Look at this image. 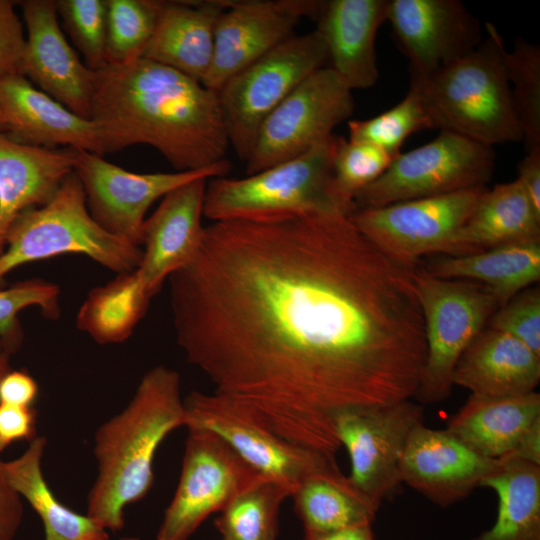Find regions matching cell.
<instances>
[{
	"mask_svg": "<svg viewBox=\"0 0 540 540\" xmlns=\"http://www.w3.org/2000/svg\"><path fill=\"white\" fill-rule=\"evenodd\" d=\"M168 280L187 361L296 446L335 457L340 413L418 391L426 342L413 269L349 215L212 222Z\"/></svg>",
	"mask_w": 540,
	"mask_h": 540,
	"instance_id": "obj_1",
	"label": "cell"
},
{
	"mask_svg": "<svg viewBox=\"0 0 540 540\" xmlns=\"http://www.w3.org/2000/svg\"><path fill=\"white\" fill-rule=\"evenodd\" d=\"M90 119L106 153L146 144L179 172L210 167L230 147L218 93L145 58L94 71Z\"/></svg>",
	"mask_w": 540,
	"mask_h": 540,
	"instance_id": "obj_2",
	"label": "cell"
},
{
	"mask_svg": "<svg viewBox=\"0 0 540 540\" xmlns=\"http://www.w3.org/2000/svg\"><path fill=\"white\" fill-rule=\"evenodd\" d=\"M185 425L180 375L164 365L151 368L125 409L95 433L98 475L86 514L106 530H122L125 508L143 499L154 484L153 461L160 444Z\"/></svg>",
	"mask_w": 540,
	"mask_h": 540,
	"instance_id": "obj_3",
	"label": "cell"
},
{
	"mask_svg": "<svg viewBox=\"0 0 540 540\" xmlns=\"http://www.w3.org/2000/svg\"><path fill=\"white\" fill-rule=\"evenodd\" d=\"M486 38L469 54L418 80H409L433 129L481 144L523 141L503 62V39L485 23Z\"/></svg>",
	"mask_w": 540,
	"mask_h": 540,
	"instance_id": "obj_4",
	"label": "cell"
},
{
	"mask_svg": "<svg viewBox=\"0 0 540 540\" xmlns=\"http://www.w3.org/2000/svg\"><path fill=\"white\" fill-rule=\"evenodd\" d=\"M64 254H81L116 273L138 265L142 249L104 230L89 213L83 186L73 172L45 205L18 214L0 254V285L17 267Z\"/></svg>",
	"mask_w": 540,
	"mask_h": 540,
	"instance_id": "obj_5",
	"label": "cell"
},
{
	"mask_svg": "<svg viewBox=\"0 0 540 540\" xmlns=\"http://www.w3.org/2000/svg\"><path fill=\"white\" fill-rule=\"evenodd\" d=\"M335 142L333 135L296 158L244 178L209 179L203 215L212 222L270 221L339 211L330 194Z\"/></svg>",
	"mask_w": 540,
	"mask_h": 540,
	"instance_id": "obj_6",
	"label": "cell"
},
{
	"mask_svg": "<svg viewBox=\"0 0 540 540\" xmlns=\"http://www.w3.org/2000/svg\"><path fill=\"white\" fill-rule=\"evenodd\" d=\"M421 308L426 356L415 395L431 404L449 397L455 367L476 336L500 307L485 285L468 280L443 279L425 269H413Z\"/></svg>",
	"mask_w": 540,
	"mask_h": 540,
	"instance_id": "obj_7",
	"label": "cell"
},
{
	"mask_svg": "<svg viewBox=\"0 0 540 540\" xmlns=\"http://www.w3.org/2000/svg\"><path fill=\"white\" fill-rule=\"evenodd\" d=\"M328 65L315 29L293 35L235 74L217 92L230 147L246 161L266 117L308 76Z\"/></svg>",
	"mask_w": 540,
	"mask_h": 540,
	"instance_id": "obj_8",
	"label": "cell"
},
{
	"mask_svg": "<svg viewBox=\"0 0 540 540\" xmlns=\"http://www.w3.org/2000/svg\"><path fill=\"white\" fill-rule=\"evenodd\" d=\"M495 167L493 147L440 130L430 142L396 155L386 171L354 199V211L486 187Z\"/></svg>",
	"mask_w": 540,
	"mask_h": 540,
	"instance_id": "obj_9",
	"label": "cell"
},
{
	"mask_svg": "<svg viewBox=\"0 0 540 540\" xmlns=\"http://www.w3.org/2000/svg\"><path fill=\"white\" fill-rule=\"evenodd\" d=\"M351 90L328 66L302 81L263 121L246 162L251 175L331 138L354 111Z\"/></svg>",
	"mask_w": 540,
	"mask_h": 540,
	"instance_id": "obj_10",
	"label": "cell"
},
{
	"mask_svg": "<svg viewBox=\"0 0 540 540\" xmlns=\"http://www.w3.org/2000/svg\"><path fill=\"white\" fill-rule=\"evenodd\" d=\"M486 188L355 210L349 218L385 256L414 269L425 255H453L454 241Z\"/></svg>",
	"mask_w": 540,
	"mask_h": 540,
	"instance_id": "obj_11",
	"label": "cell"
},
{
	"mask_svg": "<svg viewBox=\"0 0 540 540\" xmlns=\"http://www.w3.org/2000/svg\"><path fill=\"white\" fill-rule=\"evenodd\" d=\"M264 479L215 433L188 428L179 482L157 540H188L211 514Z\"/></svg>",
	"mask_w": 540,
	"mask_h": 540,
	"instance_id": "obj_12",
	"label": "cell"
},
{
	"mask_svg": "<svg viewBox=\"0 0 540 540\" xmlns=\"http://www.w3.org/2000/svg\"><path fill=\"white\" fill-rule=\"evenodd\" d=\"M74 151V173L83 186L92 218L110 234L136 246L141 245L145 215L156 200L194 180L226 176L231 168L224 159L200 170L135 173L101 155Z\"/></svg>",
	"mask_w": 540,
	"mask_h": 540,
	"instance_id": "obj_13",
	"label": "cell"
},
{
	"mask_svg": "<svg viewBox=\"0 0 540 540\" xmlns=\"http://www.w3.org/2000/svg\"><path fill=\"white\" fill-rule=\"evenodd\" d=\"M424 409L409 400L366 406L340 413L334 421L341 446L350 459V480L381 506L400 491V461Z\"/></svg>",
	"mask_w": 540,
	"mask_h": 540,
	"instance_id": "obj_14",
	"label": "cell"
},
{
	"mask_svg": "<svg viewBox=\"0 0 540 540\" xmlns=\"http://www.w3.org/2000/svg\"><path fill=\"white\" fill-rule=\"evenodd\" d=\"M183 402L187 429L215 433L265 479L283 485L291 494L307 475L336 461L282 439L215 393L193 391Z\"/></svg>",
	"mask_w": 540,
	"mask_h": 540,
	"instance_id": "obj_15",
	"label": "cell"
},
{
	"mask_svg": "<svg viewBox=\"0 0 540 540\" xmlns=\"http://www.w3.org/2000/svg\"><path fill=\"white\" fill-rule=\"evenodd\" d=\"M209 179H197L165 195L142 227V255L135 269L119 275L122 289L150 303L166 279L196 257L204 234V195Z\"/></svg>",
	"mask_w": 540,
	"mask_h": 540,
	"instance_id": "obj_16",
	"label": "cell"
},
{
	"mask_svg": "<svg viewBox=\"0 0 540 540\" xmlns=\"http://www.w3.org/2000/svg\"><path fill=\"white\" fill-rule=\"evenodd\" d=\"M319 0L227 1L214 35V52L202 84L218 92L235 74L293 36L303 18L316 20Z\"/></svg>",
	"mask_w": 540,
	"mask_h": 540,
	"instance_id": "obj_17",
	"label": "cell"
},
{
	"mask_svg": "<svg viewBox=\"0 0 540 540\" xmlns=\"http://www.w3.org/2000/svg\"><path fill=\"white\" fill-rule=\"evenodd\" d=\"M386 21L408 60L409 80L469 54L484 39L478 19L459 0H389Z\"/></svg>",
	"mask_w": 540,
	"mask_h": 540,
	"instance_id": "obj_18",
	"label": "cell"
},
{
	"mask_svg": "<svg viewBox=\"0 0 540 540\" xmlns=\"http://www.w3.org/2000/svg\"><path fill=\"white\" fill-rule=\"evenodd\" d=\"M500 460L485 457L447 429L419 424L412 431L400 461L402 483L440 507L469 496L500 467Z\"/></svg>",
	"mask_w": 540,
	"mask_h": 540,
	"instance_id": "obj_19",
	"label": "cell"
},
{
	"mask_svg": "<svg viewBox=\"0 0 540 540\" xmlns=\"http://www.w3.org/2000/svg\"><path fill=\"white\" fill-rule=\"evenodd\" d=\"M19 4L27 28L23 76L72 112L90 119L94 71L68 43L55 0Z\"/></svg>",
	"mask_w": 540,
	"mask_h": 540,
	"instance_id": "obj_20",
	"label": "cell"
},
{
	"mask_svg": "<svg viewBox=\"0 0 540 540\" xmlns=\"http://www.w3.org/2000/svg\"><path fill=\"white\" fill-rule=\"evenodd\" d=\"M0 108L5 134L21 144L106 154L99 127L36 88L25 76L0 81Z\"/></svg>",
	"mask_w": 540,
	"mask_h": 540,
	"instance_id": "obj_21",
	"label": "cell"
},
{
	"mask_svg": "<svg viewBox=\"0 0 540 540\" xmlns=\"http://www.w3.org/2000/svg\"><path fill=\"white\" fill-rule=\"evenodd\" d=\"M389 0L322 1L316 30L322 36L328 67L351 89L372 87L379 69L377 32L386 21Z\"/></svg>",
	"mask_w": 540,
	"mask_h": 540,
	"instance_id": "obj_22",
	"label": "cell"
},
{
	"mask_svg": "<svg viewBox=\"0 0 540 540\" xmlns=\"http://www.w3.org/2000/svg\"><path fill=\"white\" fill-rule=\"evenodd\" d=\"M75 151L21 144L0 133V254L21 212L47 204L74 172Z\"/></svg>",
	"mask_w": 540,
	"mask_h": 540,
	"instance_id": "obj_23",
	"label": "cell"
},
{
	"mask_svg": "<svg viewBox=\"0 0 540 540\" xmlns=\"http://www.w3.org/2000/svg\"><path fill=\"white\" fill-rule=\"evenodd\" d=\"M540 356L518 339L484 328L460 357L453 384L483 397H509L536 391Z\"/></svg>",
	"mask_w": 540,
	"mask_h": 540,
	"instance_id": "obj_24",
	"label": "cell"
},
{
	"mask_svg": "<svg viewBox=\"0 0 540 540\" xmlns=\"http://www.w3.org/2000/svg\"><path fill=\"white\" fill-rule=\"evenodd\" d=\"M227 1H162L142 58L202 82L213 58L216 23Z\"/></svg>",
	"mask_w": 540,
	"mask_h": 540,
	"instance_id": "obj_25",
	"label": "cell"
},
{
	"mask_svg": "<svg viewBox=\"0 0 540 540\" xmlns=\"http://www.w3.org/2000/svg\"><path fill=\"white\" fill-rule=\"evenodd\" d=\"M540 242V214L517 180L486 188L460 229L452 256Z\"/></svg>",
	"mask_w": 540,
	"mask_h": 540,
	"instance_id": "obj_26",
	"label": "cell"
},
{
	"mask_svg": "<svg viewBox=\"0 0 540 540\" xmlns=\"http://www.w3.org/2000/svg\"><path fill=\"white\" fill-rule=\"evenodd\" d=\"M540 419V394L483 397L470 395L447 424V430L477 453L501 459Z\"/></svg>",
	"mask_w": 540,
	"mask_h": 540,
	"instance_id": "obj_27",
	"label": "cell"
},
{
	"mask_svg": "<svg viewBox=\"0 0 540 540\" xmlns=\"http://www.w3.org/2000/svg\"><path fill=\"white\" fill-rule=\"evenodd\" d=\"M290 497L305 535L372 525L380 507L340 471L336 461L307 475Z\"/></svg>",
	"mask_w": 540,
	"mask_h": 540,
	"instance_id": "obj_28",
	"label": "cell"
},
{
	"mask_svg": "<svg viewBox=\"0 0 540 540\" xmlns=\"http://www.w3.org/2000/svg\"><path fill=\"white\" fill-rule=\"evenodd\" d=\"M429 274L487 286L500 306L540 279V242L503 245L474 254L431 262Z\"/></svg>",
	"mask_w": 540,
	"mask_h": 540,
	"instance_id": "obj_29",
	"label": "cell"
},
{
	"mask_svg": "<svg viewBox=\"0 0 540 540\" xmlns=\"http://www.w3.org/2000/svg\"><path fill=\"white\" fill-rule=\"evenodd\" d=\"M46 444L44 436H36L22 455L4 462L12 486L40 517L45 540H109L106 529L63 505L51 491L41 467Z\"/></svg>",
	"mask_w": 540,
	"mask_h": 540,
	"instance_id": "obj_30",
	"label": "cell"
},
{
	"mask_svg": "<svg viewBox=\"0 0 540 540\" xmlns=\"http://www.w3.org/2000/svg\"><path fill=\"white\" fill-rule=\"evenodd\" d=\"M500 462V467L481 483L497 495L496 520L470 540H540V466Z\"/></svg>",
	"mask_w": 540,
	"mask_h": 540,
	"instance_id": "obj_31",
	"label": "cell"
},
{
	"mask_svg": "<svg viewBox=\"0 0 540 540\" xmlns=\"http://www.w3.org/2000/svg\"><path fill=\"white\" fill-rule=\"evenodd\" d=\"M290 496L286 487L266 479L245 489L214 521L221 540H276L280 508Z\"/></svg>",
	"mask_w": 540,
	"mask_h": 540,
	"instance_id": "obj_32",
	"label": "cell"
},
{
	"mask_svg": "<svg viewBox=\"0 0 540 540\" xmlns=\"http://www.w3.org/2000/svg\"><path fill=\"white\" fill-rule=\"evenodd\" d=\"M393 158L372 144L336 136L330 194L337 209L350 215L356 195L379 178Z\"/></svg>",
	"mask_w": 540,
	"mask_h": 540,
	"instance_id": "obj_33",
	"label": "cell"
},
{
	"mask_svg": "<svg viewBox=\"0 0 540 540\" xmlns=\"http://www.w3.org/2000/svg\"><path fill=\"white\" fill-rule=\"evenodd\" d=\"M160 0H107L106 64L142 58L161 9Z\"/></svg>",
	"mask_w": 540,
	"mask_h": 540,
	"instance_id": "obj_34",
	"label": "cell"
},
{
	"mask_svg": "<svg viewBox=\"0 0 540 540\" xmlns=\"http://www.w3.org/2000/svg\"><path fill=\"white\" fill-rule=\"evenodd\" d=\"M503 62L526 151L540 147V47L517 38Z\"/></svg>",
	"mask_w": 540,
	"mask_h": 540,
	"instance_id": "obj_35",
	"label": "cell"
},
{
	"mask_svg": "<svg viewBox=\"0 0 540 540\" xmlns=\"http://www.w3.org/2000/svg\"><path fill=\"white\" fill-rule=\"evenodd\" d=\"M424 129H433L431 120L418 93L409 87L389 110L366 120L348 121V139L372 144L395 157L407 137Z\"/></svg>",
	"mask_w": 540,
	"mask_h": 540,
	"instance_id": "obj_36",
	"label": "cell"
},
{
	"mask_svg": "<svg viewBox=\"0 0 540 540\" xmlns=\"http://www.w3.org/2000/svg\"><path fill=\"white\" fill-rule=\"evenodd\" d=\"M59 297L58 285L38 278L0 289V344L10 355L17 352L23 342L19 313L37 306L45 317L56 319L60 316Z\"/></svg>",
	"mask_w": 540,
	"mask_h": 540,
	"instance_id": "obj_37",
	"label": "cell"
},
{
	"mask_svg": "<svg viewBox=\"0 0 540 540\" xmlns=\"http://www.w3.org/2000/svg\"><path fill=\"white\" fill-rule=\"evenodd\" d=\"M58 17L82 53L86 66L96 71L106 64L107 0H55Z\"/></svg>",
	"mask_w": 540,
	"mask_h": 540,
	"instance_id": "obj_38",
	"label": "cell"
},
{
	"mask_svg": "<svg viewBox=\"0 0 540 540\" xmlns=\"http://www.w3.org/2000/svg\"><path fill=\"white\" fill-rule=\"evenodd\" d=\"M488 327L511 335L540 356L539 287H528L500 306Z\"/></svg>",
	"mask_w": 540,
	"mask_h": 540,
	"instance_id": "obj_39",
	"label": "cell"
},
{
	"mask_svg": "<svg viewBox=\"0 0 540 540\" xmlns=\"http://www.w3.org/2000/svg\"><path fill=\"white\" fill-rule=\"evenodd\" d=\"M26 37L15 2L0 0V81L23 75Z\"/></svg>",
	"mask_w": 540,
	"mask_h": 540,
	"instance_id": "obj_40",
	"label": "cell"
},
{
	"mask_svg": "<svg viewBox=\"0 0 540 540\" xmlns=\"http://www.w3.org/2000/svg\"><path fill=\"white\" fill-rule=\"evenodd\" d=\"M37 410L33 406L0 403V454L11 444L37 436Z\"/></svg>",
	"mask_w": 540,
	"mask_h": 540,
	"instance_id": "obj_41",
	"label": "cell"
},
{
	"mask_svg": "<svg viewBox=\"0 0 540 540\" xmlns=\"http://www.w3.org/2000/svg\"><path fill=\"white\" fill-rule=\"evenodd\" d=\"M22 497L12 486L0 458V540H14L23 521Z\"/></svg>",
	"mask_w": 540,
	"mask_h": 540,
	"instance_id": "obj_42",
	"label": "cell"
},
{
	"mask_svg": "<svg viewBox=\"0 0 540 540\" xmlns=\"http://www.w3.org/2000/svg\"><path fill=\"white\" fill-rule=\"evenodd\" d=\"M39 387L36 380L24 370H10L0 380V403L15 406H33Z\"/></svg>",
	"mask_w": 540,
	"mask_h": 540,
	"instance_id": "obj_43",
	"label": "cell"
},
{
	"mask_svg": "<svg viewBox=\"0 0 540 540\" xmlns=\"http://www.w3.org/2000/svg\"><path fill=\"white\" fill-rule=\"evenodd\" d=\"M516 180L540 214V147L526 151L518 164Z\"/></svg>",
	"mask_w": 540,
	"mask_h": 540,
	"instance_id": "obj_44",
	"label": "cell"
},
{
	"mask_svg": "<svg viewBox=\"0 0 540 540\" xmlns=\"http://www.w3.org/2000/svg\"><path fill=\"white\" fill-rule=\"evenodd\" d=\"M501 461H523L540 466V419L520 438L513 450Z\"/></svg>",
	"mask_w": 540,
	"mask_h": 540,
	"instance_id": "obj_45",
	"label": "cell"
},
{
	"mask_svg": "<svg viewBox=\"0 0 540 540\" xmlns=\"http://www.w3.org/2000/svg\"><path fill=\"white\" fill-rule=\"evenodd\" d=\"M302 540H375L371 525L358 526L335 532L305 535Z\"/></svg>",
	"mask_w": 540,
	"mask_h": 540,
	"instance_id": "obj_46",
	"label": "cell"
},
{
	"mask_svg": "<svg viewBox=\"0 0 540 540\" xmlns=\"http://www.w3.org/2000/svg\"><path fill=\"white\" fill-rule=\"evenodd\" d=\"M10 357L11 355L0 344V380L11 370Z\"/></svg>",
	"mask_w": 540,
	"mask_h": 540,
	"instance_id": "obj_47",
	"label": "cell"
},
{
	"mask_svg": "<svg viewBox=\"0 0 540 540\" xmlns=\"http://www.w3.org/2000/svg\"><path fill=\"white\" fill-rule=\"evenodd\" d=\"M5 131H6V121L2 113V110L0 108V133H5Z\"/></svg>",
	"mask_w": 540,
	"mask_h": 540,
	"instance_id": "obj_48",
	"label": "cell"
},
{
	"mask_svg": "<svg viewBox=\"0 0 540 540\" xmlns=\"http://www.w3.org/2000/svg\"><path fill=\"white\" fill-rule=\"evenodd\" d=\"M119 540H140V539L134 536H126V537L120 538Z\"/></svg>",
	"mask_w": 540,
	"mask_h": 540,
	"instance_id": "obj_49",
	"label": "cell"
}]
</instances>
